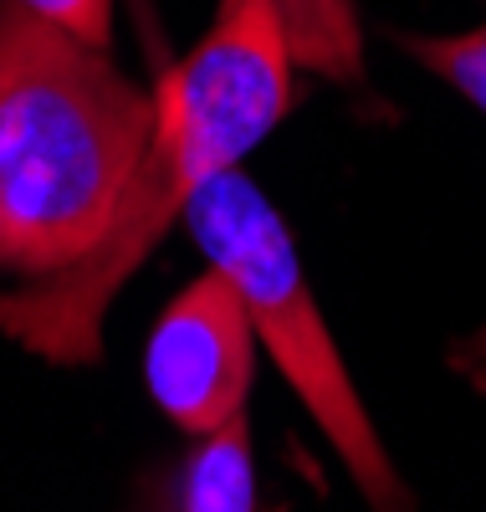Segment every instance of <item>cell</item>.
Instances as JSON below:
<instances>
[{
  "mask_svg": "<svg viewBox=\"0 0 486 512\" xmlns=\"http://www.w3.org/2000/svg\"><path fill=\"white\" fill-rule=\"evenodd\" d=\"M292 52L267 0H220L210 31L159 82L154 139L93 256L0 292V338L47 364H98L103 318L205 180L236 169L292 108Z\"/></svg>",
  "mask_w": 486,
  "mask_h": 512,
  "instance_id": "cell-1",
  "label": "cell"
},
{
  "mask_svg": "<svg viewBox=\"0 0 486 512\" xmlns=\"http://www.w3.org/2000/svg\"><path fill=\"white\" fill-rule=\"evenodd\" d=\"M154 123L159 98L108 47L0 0V272L36 282L93 256Z\"/></svg>",
  "mask_w": 486,
  "mask_h": 512,
  "instance_id": "cell-2",
  "label": "cell"
},
{
  "mask_svg": "<svg viewBox=\"0 0 486 512\" xmlns=\"http://www.w3.org/2000/svg\"><path fill=\"white\" fill-rule=\"evenodd\" d=\"M185 231L205 262L241 292L261 349L272 354V364L287 374L307 415L318 420L323 441L348 466L364 502L374 512H415L410 487L394 472V461L364 410V395L353 390L348 364L318 313V297L297 262V241L287 221L272 210V200L261 195V185L241 164L220 169L215 180L195 190L185 210Z\"/></svg>",
  "mask_w": 486,
  "mask_h": 512,
  "instance_id": "cell-3",
  "label": "cell"
},
{
  "mask_svg": "<svg viewBox=\"0 0 486 512\" xmlns=\"http://www.w3.org/2000/svg\"><path fill=\"white\" fill-rule=\"evenodd\" d=\"M256 328L241 292L215 267L195 277L174 303L159 313L144 379L154 405L180 425L185 436H215L220 425L246 415V395L256 379Z\"/></svg>",
  "mask_w": 486,
  "mask_h": 512,
  "instance_id": "cell-4",
  "label": "cell"
},
{
  "mask_svg": "<svg viewBox=\"0 0 486 512\" xmlns=\"http://www.w3.org/2000/svg\"><path fill=\"white\" fill-rule=\"evenodd\" d=\"M267 11L277 16V31L302 72H318L343 88L364 77V31L353 0H267Z\"/></svg>",
  "mask_w": 486,
  "mask_h": 512,
  "instance_id": "cell-5",
  "label": "cell"
},
{
  "mask_svg": "<svg viewBox=\"0 0 486 512\" xmlns=\"http://www.w3.org/2000/svg\"><path fill=\"white\" fill-rule=\"evenodd\" d=\"M180 512H256V456H251V425L236 415L215 436H200L190 456Z\"/></svg>",
  "mask_w": 486,
  "mask_h": 512,
  "instance_id": "cell-6",
  "label": "cell"
},
{
  "mask_svg": "<svg viewBox=\"0 0 486 512\" xmlns=\"http://www.w3.org/2000/svg\"><path fill=\"white\" fill-rule=\"evenodd\" d=\"M394 41H400V47H405L425 72H435L440 82H451L466 103H476V108L486 113V21L471 26V31H456V36L400 31Z\"/></svg>",
  "mask_w": 486,
  "mask_h": 512,
  "instance_id": "cell-7",
  "label": "cell"
},
{
  "mask_svg": "<svg viewBox=\"0 0 486 512\" xmlns=\"http://www.w3.org/2000/svg\"><path fill=\"white\" fill-rule=\"evenodd\" d=\"M21 6L82 41H93V47L113 41V0H21Z\"/></svg>",
  "mask_w": 486,
  "mask_h": 512,
  "instance_id": "cell-8",
  "label": "cell"
},
{
  "mask_svg": "<svg viewBox=\"0 0 486 512\" xmlns=\"http://www.w3.org/2000/svg\"><path fill=\"white\" fill-rule=\"evenodd\" d=\"M451 369L471 384V390H481V395H486V323H481L476 333H466L461 344L451 349Z\"/></svg>",
  "mask_w": 486,
  "mask_h": 512,
  "instance_id": "cell-9",
  "label": "cell"
}]
</instances>
